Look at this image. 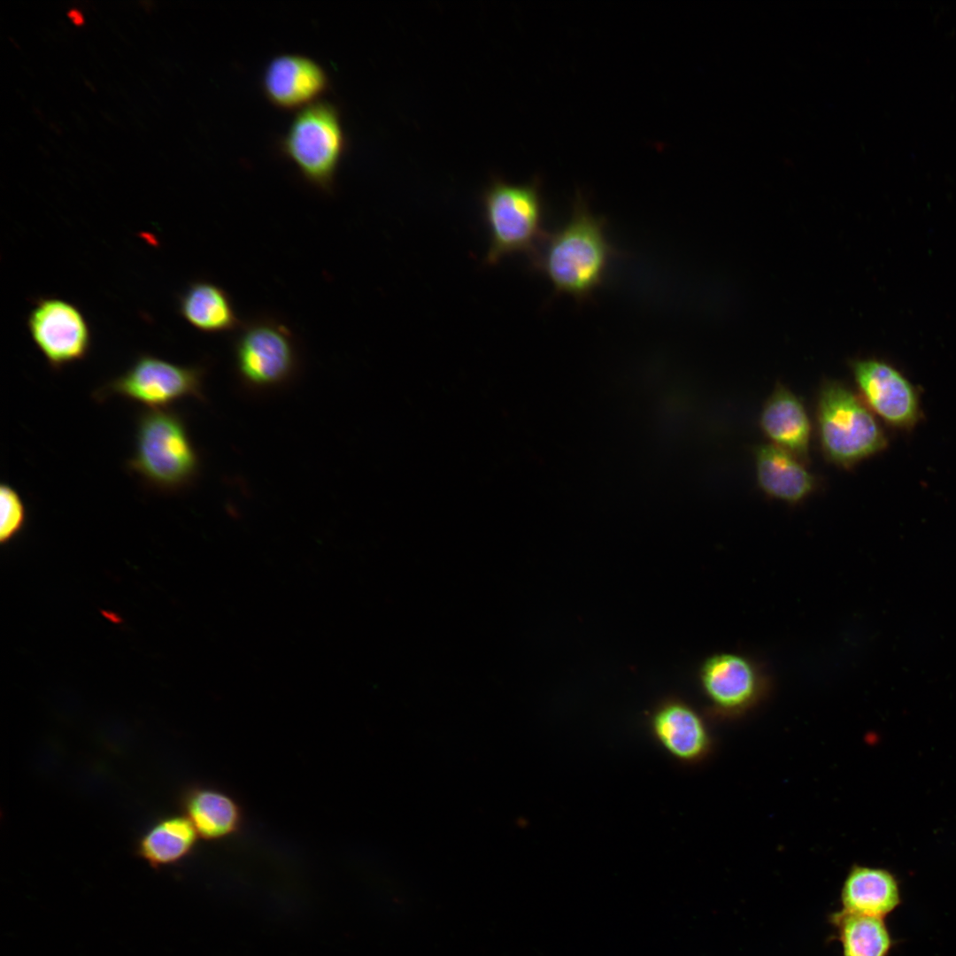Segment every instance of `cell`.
I'll list each match as a JSON object with an SVG mask.
<instances>
[{
	"label": "cell",
	"instance_id": "cell-9",
	"mask_svg": "<svg viewBox=\"0 0 956 956\" xmlns=\"http://www.w3.org/2000/svg\"><path fill=\"white\" fill-rule=\"evenodd\" d=\"M860 397L884 421L907 428L919 416V401L910 382L889 364L874 358L850 363Z\"/></svg>",
	"mask_w": 956,
	"mask_h": 956
},
{
	"label": "cell",
	"instance_id": "cell-8",
	"mask_svg": "<svg viewBox=\"0 0 956 956\" xmlns=\"http://www.w3.org/2000/svg\"><path fill=\"white\" fill-rule=\"evenodd\" d=\"M27 327L35 347L54 371L81 361L90 351V326L74 304L58 297L35 299Z\"/></svg>",
	"mask_w": 956,
	"mask_h": 956
},
{
	"label": "cell",
	"instance_id": "cell-14",
	"mask_svg": "<svg viewBox=\"0 0 956 956\" xmlns=\"http://www.w3.org/2000/svg\"><path fill=\"white\" fill-rule=\"evenodd\" d=\"M757 483L768 497L790 505L805 501L818 488V478L805 462L772 444L754 449Z\"/></svg>",
	"mask_w": 956,
	"mask_h": 956
},
{
	"label": "cell",
	"instance_id": "cell-16",
	"mask_svg": "<svg viewBox=\"0 0 956 956\" xmlns=\"http://www.w3.org/2000/svg\"><path fill=\"white\" fill-rule=\"evenodd\" d=\"M177 309L183 320L204 334L232 332L242 325L228 293L206 280L189 283L178 296Z\"/></svg>",
	"mask_w": 956,
	"mask_h": 956
},
{
	"label": "cell",
	"instance_id": "cell-18",
	"mask_svg": "<svg viewBox=\"0 0 956 956\" xmlns=\"http://www.w3.org/2000/svg\"><path fill=\"white\" fill-rule=\"evenodd\" d=\"M197 836L188 817H167L155 823L142 836L138 852L154 867L174 864L193 849Z\"/></svg>",
	"mask_w": 956,
	"mask_h": 956
},
{
	"label": "cell",
	"instance_id": "cell-10",
	"mask_svg": "<svg viewBox=\"0 0 956 956\" xmlns=\"http://www.w3.org/2000/svg\"><path fill=\"white\" fill-rule=\"evenodd\" d=\"M261 86L266 98L276 108L300 111L321 99L330 88V80L323 66L313 58L282 53L274 56L265 66Z\"/></svg>",
	"mask_w": 956,
	"mask_h": 956
},
{
	"label": "cell",
	"instance_id": "cell-15",
	"mask_svg": "<svg viewBox=\"0 0 956 956\" xmlns=\"http://www.w3.org/2000/svg\"><path fill=\"white\" fill-rule=\"evenodd\" d=\"M839 902L844 911L885 919L902 905L900 882L885 867L854 864L843 881Z\"/></svg>",
	"mask_w": 956,
	"mask_h": 956
},
{
	"label": "cell",
	"instance_id": "cell-12",
	"mask_svg": "<svg viewBox=\"0 0 956 956\" xmlns=\"http://www.w3.org/2000/svg\"><path fill=\"white\" fill-rule=\"evenodd\" d=\"M651 729L657 742L682 763H697L705 758L712 741L702 717L680 700H668L652 713Z\"/></svg>",
	"mask_w": 956,
	"mask_h": 956
},
{
	"label": "cell",
	"instance_id": "cell-1",
	"mask_svg": "<svg viewBox=\"0 0 956 956\" xmlns=\"http://www.w3.org/2000/svg\"><path fill=\"white\" fill-rule=\"evenodd\" d=\"M606 221L595 215L582 195L573 204L567 221L546 234L530 259L558 295H567L578 303L589 301L604 283L611 261L619 253L605 234Z\"/></svg>",
	"mask_w": 956,
	"mask_h": 956
},
{
	"label": "cell",
	"instance_id": "cell-4",
	"mask_svg": "<svg viewBox=\"0 0 956 956\" xmlns=\"http://www.w3.org/2000/svg\"><path fill=\"white\" fill-rule=\"evenodd\" d=\"M279 148L304 180L320 191L331 192L346 149L339 109L323 99L301 109L280 140Z\"/></svg>",
	"mask_w": 956,
	"mask_h": 956
},
{
	"label": "cell",
	"instance_id": "cell-3",
	"mask_svg": "<svg viewBox=\"0 0 956 956\" xmlns=\"http://www.w3.org/2000/svg\"><path fill=\"white\" fill-rule=\"evenodd\" d=\"M818 442L825 459L851 469L886 446L875 414L860 396L837 380H824L817 391Z\"/></svg>",
	"mask_w": 956,
	"mask_h": 956
},
{
	"label": "cell",
	"instance_id": "cell-17",
	"mask_svg": "<svg viewBox=\"0 0 956 956\" xmlns=\"http://www.w3.org/2000/svg\"><path fill=\"white\" fill-rule=\"evenodd\" d=\"M828 921L841 956H890L898 943L884 918L840 909L830 913Z\"/></svg>",
	"mask_w": 956,
	"mask_h": 956
},
{
	"label": "cell",
	"instance_id": "cell-5",
	"mask_svg": "<svg viewBox=\"0 0 956 956\" xmlns=\"http://www.w3.org/2000/svg\"><path fill=\"white\" fill-rule=\"evenodd\" d=\"M483 216L490 240L484 262L489 266L517 253L531 259L547 234L537 183L495 181L483 196Z\"/></svg>",
	"mask_w": 956,
	"mask_h": 956
},
{
	"label": "cell",
	"instance_id": "cell-19",
	"mask_svg": "<svg viewBox=\"0 0 956 956\" xmlns=\"http://www.w3.org/2000/svg\"><path fill=\"white\" fill-rule=\"evenodd\" d=\"M188 818L198 835L219 839L235 832L241 821L236 803L224 793L211 789L190 791L184 802Z\"/></svg>",
	"mask_w": 956,
	"mask_h": 956
},
{
	"label": "cell",
	"instance_id": "cell-20",
	"mask_svg": "<svg viewBox=\"0 0 956 956\" xmlns=\"http://www.w3.org/2000/svg\"><path fill=\"white\" fill-rule=\"evenodd\" d=\"M0 540L3 544L14 538L23 528L27 510L19 493L9 483L0 486Z\"/></svg>",
	"mask_w": 956,
	"mask_h": 956
},
{
	"label": "cell",
	"instance_id": "cell-11",
	"mask_svg": "<svg viewBox=\"0 0 956 956\" xmlns=\"http://www.w3.org/2000/svg\"><path fill=\"white\" fill-rule=\"evenodd\" d=\"M700 681L713 708L727 714L751 707L764 688L757 667L750 659L734 653L708 658L701 667Z\"/></svg>",
	"mask_w": 956,
	"mask_h": 956
},
{
	"label": "cell",
	"instance_id": "cell-6",
	"mask_svg": "<svg viewBox=\"0 0 956 956\" xmlns=\"http://www.w3.org/2000/svg\"><path fill=\"white\" fill-rule=\"evenodd\" d=\"M204 368L181 366L150 353L139 354L128 368L96 389L98 402L116 396L146 408H167L185 397L204 399Z\"/></svg>",
	"mask_w": 956,
	"mask_h": 956
},
{
	"label": "cell",
	"instance_id": "cell-2",
	"mask_svg": "<svg viewBox=\"0 0 956 956\" xmlns=\"http://www.w3.org/2000/svg\"><path fill=\"white\" fill-rule=\"evenodd\" d=\"M127 467L160 493H176L190 486L198 474L199 457L182 416L170 407L141 411Z\"/></svg>",
	"mask_w": 956,
	"mask_h": 956
},
{
	"label": "cell",
	"instance_id": "cell-7",
	"mask_svg": "<svg viewBox=\"0 0 956 956\" xmlns=\"http://www.w3.org/2000/svg\"><path fill=\"white\" fill-rule=\"evenodd\" d=\"M234 341L235 367L241 379L258 389L288 381L297 366L293 332L271 317L253 319L238 328Z\"/></svg>",
	"mask_w": 956,
	"mask_h": 956
},
{
	"label": "cell",
	"instance_id": "cell-21",
	"mask_svg": "<svg viewBox=\"0 0 956 956\" xmlns=\"http://www.w3.org/2000/svg\"><path fill=\"white\" fill-rule=\"evenodd\" d=\"M67 15L76 26L83 24V16L78 10L72 9L68 12Z\"/></svg>",
	"mask_w": 956,
	"mask_h": 956
},
{
	"label": "cell",
	"instance_id": "cell-13",
	"mask_svg": "<svg viewBox=\"0 0 956 956\" xmlns=\"http://www.w3.org/2000/svg\"><path fill=\"white\" fill-rule=\"evenodd\" d=\"M759 423L772 444L809 462L811 420L802 399L789 388L775 385L762 406Z\"/></svg>",
	"mask_w": 956,
	"mask_h": 956
}]
</instances>
